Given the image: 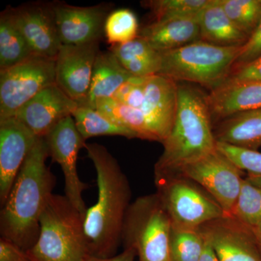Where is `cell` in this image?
I'll return each mask as SVG.
<instances>
[{
  "label": "cell",
  "mask_w": 261,
  "mask_h": 261,
  "mask_svg": "<svg viewBox=\"0 0 261 261\" xmlns=\"http://www.w3.org/2000/svg\"><path fill=\"white\" fill-rule=\"evenodd\" d=\"M200 227L208 237L219 261H261L253 233L233 218L225 216Z\"/></svg>",
  "instance_id": "17"
},
{
  "label": "cell",
  "mask_w": 261,
  "mask_h": 261,
  "mask_svg": "<svg viewBox=\"0 0 261 261\" xmlns=\"http://www.w3.org/2000/svg\"><path fill=\"white\" fill-rule=\"evenodd\" d=\"M56 84V58L33 55L0 71V120L11 118L34 96Z\"/></svg>",
  "instance_id": "8"
},
{
  "label": "cell",
  "mask_w": 261,
  "mask_h": 261,
  "mask_svg": "<svg viewBox=\"0 0 261 261\" xmlns=\"http://www.w3.org/2000/svg\"><path fill=\"white\" fill-rule=\"evenodd\" d=\"M95 110L117 126L133 132L137 138L152 141L141 109L126 106L111 97L97 101Z\"/></svg>",
  "instance_id": "25"
},
{
  "label": "cell",
  "mask_w": 261,
  "mask_h": 261,
  "mask_svg": "<svg viewBox=\"0 0 261 261\" xmlns=\"http://www.w3.org/2000/svg\"><path fill=\"white\" fill-rule=\"evenodd\" d=\"M113 5L76 7L61 2L53 3L58 34L63 45L99 42L105 35V23Z\"/></svg>",
  "instance_id": "12"
},
{
  "label": "cell",
  "mask_w": 261,
  "mask_h": 261,
  "mask_svg": "<svg viewBox=\"0 0 261 261\" xmlns=\"http://www.w3.org/2000/svg\"><path fill=\"white\" fill-rule=\"evenodd\" d=\"M210 0H149L142 5L155 17L154 21L194 16L198 14Z\"/></svg>",
  "instance_id": "31"
},
{
  "label": "cell",
  "mask_w": 261,
  "mask_h": 261,
  "mask_svg": "<svg viewBox=\"0 0 261 261\" xmlns=\"http://www.w3.org/2000/svg\"><path fill=\"white\" fill-rule=\"evenodd\" d=\"M34 55L13 18L11 9L0 15V71L11 68Z\"/></svg>",
  "instance_id": "24"
},
{
  "label": "cell",
  "mask_w": 261,
  "mask_h": 261,
  "mask_svg": "<svg viewBox=\"0 0 261 261\" xmlns=\"http://www.w3.org/2000/svg\"><path fill=\"white\" fill-rule=\"evenodd\" d=\"M84 215L65 196L51 195L43 211L37 243L27 254L32 261H83L87 255Z\"/></svg>",
  "instance_id": "4"
},
{
  "label": "cell",
  "mask_w": 261,
  "mask_h": 261,
  "mask_svg": "<svg viewBox=\"0 0 261 261\" xmlns=\"http://www.w3.org/2000/svg\"><path fill=\"white\" fill-rule=\"evenodd\" d=\"M178 105V83L163 75L147 78L141 111L152 141L163 142L172 129Z\"/></svg>",
  "instance_id": "15"
},
{
  "label": "cell",
  "mask_w": 261,
  "mask_h": 261,
  "mask_svg": "<svg viewBox=\"0 0 261 261\" xmlns=\"http://www.w3.org/2000/svg\"><path fill=\"white\" fill-rule=\"evenodd\" d=\"M241 47H220L198 41L161 53L159 75L176 82L199 84L212 90L230 74Z\"/></svg>",
  "instance_id": "5"
},
{
  "label": "cell",
  "mask_w": 261,
  "mask_h": 261,
  "mask_svg": "<svg viewBox=\"0 0 261 261\" xmlns=\"http://www.w3.org/2000/svg\"><path fill=\"white\" fill-rule=\"evenodd\" d=\"M147 77H132L116 91L112 98L126 106L141 109L145 98Z\"/></svg>",
  "instance_id": "33"
},
{
  "label": "cell",
  "mask_w": 261,
  "mask_h": 261,
  "mask_svg": "<svg viewBox=\"0 0 261 261\" xmlns=\"http://www.w3.org/2000/svg\"><path fill=\"white\" fill-rule=\"evenodd\" d=\"M29 258L27 252L14 243L0 239V261H27Z\"/></svg>",
  "instance_id": "36"
},
{
  "label": "cell",
  "mask_w": 261,
  "mask_h": 261,
  "mask_svg": "<svg viewBox=\"0 0 261 261\" xmlns=\"http://www.w3.org/2000/svg\"><path fill=\"white\" fill-rule=\"evenodd\" d=\"M225 13L250 37L261 19V0H220Z\"/></svg>",
  "instance_id": "30"
},
{
  "label": "cell",
  "mask_w": 261,
  "mask_h": 261,
  "mask_svg": "<svg viewBox=\"0 0 261 261\" xmlns=\"http://www.w3.org/2000/svg\"><path fill=\"white\" fill-rule=\"evenodd\" d=\"M15 23L37 56L56 58L62 47L53 3L10 8Z\"/></svg>",
  "instance_id": "13"
},
{
  "label": "cell",
  "mask_w": 261,
  "mask_h": 261,
  "mask_svg": "<svg viewBox=\"0 0 261 261\" xmlns=\"http://www.w3.org/2000/svg\"><path fill=\"white\" fill-rule=\"evenodd\" d=\"M202 231H203V230H202ZM203 232L205 235V247H204V250L203 252H202V255H201L200 260L198 261H219L217 255L215 253L214 249H213L212 246H211L208 237L206 234L205 231H203Z\"/></svg>",
  "instance_id": "38"
},
{
  "label": "cell",
  "mask_w": 261,
  "mask_h": 261,
  "mask_svg": "<svg viewBox=\"0 0 261 261\" xmlns=\"http://www.w3.org/2000/svg\"><path fill=\"white\" fill-rule=\"evenodd\" d=\"M242 170L216 148L205 157L187 165L178 175L200 185L231 216L244 178Z\"/></svg>",
  "instance_id": "9"
},
{
  "label": "cell",
  "mask_w": 261,
  "mask_h": 261,
  "mask_svg": "<svg viewBox=\"0 0 261 261\" xmlns=\"http://www.w3.org/2000/svg\"><path fill=\"white\" fill-rule=\"evenodd\" d=\"M38 137L15 117L0 120V202H6Z\"/></svg>",
  "instance_id": "14"
},
{
  "label": "cell",
  "mask_w": 261,
  "mask_h": 261,
  "mask_svg": "<svg viewBox=\"0 0 261 261\" xmlns=\"http://www.w3.org/2000/svg\"><path fill=\"white\" fill-rule=\"evenodd\" d=\"M84 148L95 168L98 189L97 202L84 216L87 250L92 256H114L122 243L123 223L130 205L129 183L106 147L86 144Z\"/></svg>",
  "instance_id": "1"
},
{
  "label": "cell",
  "mask_w": 261,
  "mask_h": 261,
  "mask_svg": "<svg viewBox=\"0 0 261 261\" xmlns=\"http://www.w3.org/2000/svg\"><path fill=\"white\" fill-rule=\"evenodd\" d=\"M216 143L205 94L193 86L178 84L176 118L154 166L155 179L176 176L214 151Z\"/></svg>",
  "instance_id": "3"
},
{
  "label": "cell",
  "mask_w": 261,
  "mask_h": 261,
  "mask_svg": "<svg viewBox=\"0 0 261 261\" xmlns=\"http://www.w3.org/2000/svg\"><path fill=\"white\" fill-rule=\"evenodd\" d=\"M251 231L252 233H253L254 236H255L257 245H258L259 249H260L261 252V225L260 226H258V227L252 229Z\"/></svg>",
  "instance_id": "40"
},
{
  "label": "cell",
  "mask_w": 261,
  "mask_h": 261,
  "mask_svg": "<svg viewBox=\"0 0 261 261\" xmlns=\"http://www.w3.org/2000/svg\"><path fill=\"white\" fill-rule=\"evenodd\" d=\"M44 138L49 156L60 165L64 175L65 197L84 216L87 207L82 194L87 185L79 176L77 159L80 149L87 143L77 129L73 117L63 118Z\"/></svg>",
  "instance_id": "10"
},
{
  "label": "cell",
  "mask_w": 261,
  "mask_h": 261,
  "mask_svg": "<svg viewBox=\"0 0 261 261\" xmlns=\"http://www.w3.org/2000/svg\"><path fill=\"white\" fill-rule=\"evenodd\" d=\"M200 40L220 47H243L248 36L225 13L220 0H210L197 14Z\"/></svg>",
  "instance_id": "20"
},
{
  "label": "cell",
  "mask_w": 261,
  "mask_h": 261,
  "mask_svg": "<svg viewBox=\"0 0 261 261\" xmlns=\"http://www.w3.org/2000/svg\"><path fill=\"white\" fill-rule=\"evenodd\" d=\"M247 181L252 183V185L261 188V175L251 174V173H247L246 177Z\"/></svg>",
  "instance_id": "39"
},
{
  "label": "cell",
  "mask_w": 261,
  "mask_h": 261,
  "mask_svg": "<svg viewBox=\"0 0 261 261\" xmlns=\"http://www.w3.org/2000/svg\"><path fill=\"white\" fill-rule=\"evenodd\" d=\"M139 36L159 53L201 41L197 15L154 21L141 29Z\"/></svg>",
  "instance_id": "19"
},
{
  "label": "cell",
  "mask_w": 261,
  "mask_h": 261,
  "mask_svg": "<svg viewBox=\"0 0 261 261\" xmlns=\"http://www.w3.org/2000/svg\"><path fill=\"white\" fill-rule=\"evenodd\" d=\"M216 148L225 154L242 171L261 175V152L240 148L228 144L217 142Z\"/></svg>",
  "instance_id": "32"
},
{
  "label": "cell",
  "mask_w": 261,
  "mask_h": 261,
  "mask_svg": "<svg viewBox=\"0 0 261 261\" xmlns=\"http://www.w3.org/2000/svg\"><path fill=\"white\" fill-rule=\"evenodd\" d=\"M48 157L45 140L38 137L1 211V238L25 252L37 243L39 220L56 185V176L46 164Z\"/></svg>",
  "instance_id": "2"
},
{
  "label": "cell",
  "mask_w": 261,
  "mask_h": 261,
  "mask_svg": "<svg viewBox=\"0 0 261 261\" xmlns=\"http://www.w3.org/2000/svg\"><path fill=\"white\" fill-rule=\"evenodd\" d=\"M137 256L135 250L132 248L124 249L119 255H114L110 257H98L87 255L83 261H135Z\"/></svg>",
  "instance_id": "37"
},
{
  "label": "cell",
  "mask_w": 261,
  "mask_h": 261,
  "mask_svg": "<svg viewBox=\"0 0 261 261\" xmlns=\"http://www.w3.org/2000/svg\"><path fill=\"white\" fill-rule=\"evenodd\" d=\"M171 218L157 193L142 196L127 211L122 243L140 261H170Z\"/></svg>",
  "instance_id": "6"
},
{
  "label": "cell",
  "mask_w": 261,
  "mask_h": 261,
  "mask_svg": "<svg viewBox=\"0 0 261 261\" xmlns=\"http://www.w3.org/2000/svg\"><path fill=\"white\" fill-rule=\"evenodd\" d=\"M214 132L217 142L257 151L261 147V108L219 122Z\"/></svg>",
  "instance_id": "22"
},
{
  "label": "cell",
  "mask_w": 261,
  "mask_h": 261,
  "mask_svg": "<svg viewBox=\"0 0 261 261\" xmlns=\"http://www.w3.org/2000/svg\"><path fill=\"white\" fill-rule=\"evenodd\" d=\"M205 235L201 227L172 224L170 236V261H198L204 250Z\"/></svg>",
  "instance_id": "26"
},
{
  "label": "cell",
  "mask_w": 261,
  "mask_h": 261,
  "mask_svg": "<svg viewBox=\"0 0 261 261\" xmlns=\"http://www.w3.org/2000/svg\"><path fill=\"white\" fill-rule=\"evenodd\" d=\"M250 229L261 225V188L244 178L231 216Z\"/></svg>",
  "instance_id": "28"
},
{
  "label": "cell",
  "mask_w": 261,
  "mask_h": 261,
  "mask_svg": "<svg viewBox=\"0 0 261 261\" xmlns=\"http://www.w3.org/2000/svg\"><path fill=\"white\" fill-rule=\"evenodd\" d=\"M105 36L111 46L126 44L138 37L137 16L129 9H118L110 13L105 23Z\"/></svg>",
  "instance_id": "29"
},
{
  "label": "cell",
  "mask_w": 261,
  "mask_h": 261,
  "mask_svg": "<svg viewBox=\"0 0 261 261\" xmlns=\"http://www.w3.org/2000/svg\"><path fill=\"white\" fill-rule=\"evenodd\" d=\"M130 74L147 77L159 74L162 65V56L138 36L133 41L111 46L109 49Z\"/></svg>",
  "instance_id": "23"
},
{
  "label": "cell",
  "mask_w": 261,
  "mask_h": 261,
  "mask_svg": "<svg viewBox=\"0 0 261 261\" xmlns=\"http://www.w3.org/2000/svg\"><path fill=\"white\" fill-rule=\"evenodd\" d=\"M99 43L62 45L56 58V84L79 106L88 96Z\"/></svg>",
  "instance_id": "11"
},
{
  "label": "cell",
  "mask_w": 261,
  "mask_h": 261,
  "mask_svg": "<svg viewBox=\"0 0 261 261\" xmlns=\"http://www.w3.org/2000/svg\"><path fill=\"white\" fill-rule=\"evenodd\" d=\"M213 122L261 108V82L220 85L206 95Z\"/></svg>",
  "instance_id": "18"
},
{
  "label": "cell",
  "mask_w": 261,
  "mask_h": 261,
  "mask_svg": "<svg viewBox=\"0 0 261 261\" xmlns=\"http://www.w3.org/2000/svg\"><path fill=\"white\" fill-rule=\"evenodd\" d=\"M133 76L112 51H99L94 63L88 96L80 106L95 110L97 101L113 97L116 91Z\"/></svg>",
  "instance_id": "21"
},
{
  "label": "cell",
  "mask_w": 261,
  "mask_h": 261,
  "mask_svg": "<svg viewBox=\"0 0 261 261\" xmlns=\"http://www.w3.org/2000/svg\"><path fill=\"white\" fill-rule=\"evenodd\" d=\"M78 107V103L55 84L34 96L13 117L37 137H45L63 118L72 116Z\"/></svg>",
  "instance_id": "16"
},
{
  "label": "cell",
  "mask_w": 261,
  "mask_h": 261,
  "mask_svg": "<svg viewBox=\"0 0 261 261\" xmlns=\"http://www.w3.org/2000/svg\"><path fill=\"white\" fill-rule=\"evenodd\" d=\"M261 56V19L253 33L247 42L240 49L233 69L243 66L255 61ZM231 70V71H232Z\"/></svg>",
  "instance_id": "34"
},
{
  "label": "cell",
  "mask_w": 261,
  "mask_h": 261,
  "mask_svg": "<svg viewBox=\"0 0 261 261\" xmlns=\"http://www.w3.org/2000/svg\"><path fill=\"white\" fill-rule=\"evenodd\" d=\"M27 261H32V260H31V258H29V260H27Z\"/></svg>",
  "instance_id": "41"
},
{
  "label": "cell",
  "mask_w": 261,
  "mask_h": 261,
  "mask_svg": "<svg viewBox=\"0 0 261 261\" xmlns=\"http://www.w3.org/2000/svg\"><path fill=\"white\" fill-rule=\"evenodd\" d=\"M243 82H261V56L251 63L233 69L221 85Z\"/></svg>",
  "instance_id": "35"
},
{
  "label": "cell",
  "mask_w": 261,
  "mask_h": 261,
  "mask_svg": "<svg viewBox=\"0 0 261 261\" xmlns=\"http://www.w3.org/2000/svg\"><path fill=\"white\" fill-rule=\"evenodd\" d=\"M155 184L172 224L199 228L226 216L211 196L181 175L155 179Z\"/></svg>",
  "instance_id": "7"
},
{
  "label": "cell",
  "mask_w": 261,
  "mask_h": 261,
  "mask_svg": "<svg viewBox=\"0 0 261 261\" xmlns=\"http://www.w3.org/2000/svg\"><path fill=\"white\" fill-rule=\"evenodd\" d=\"M75 126L84 140L99 136H121L137 138L130 130L117 126L100 113L88 107L79 106L72 114Z\"/></svg>",
  "instance_id": "27"
}]
</instances>
